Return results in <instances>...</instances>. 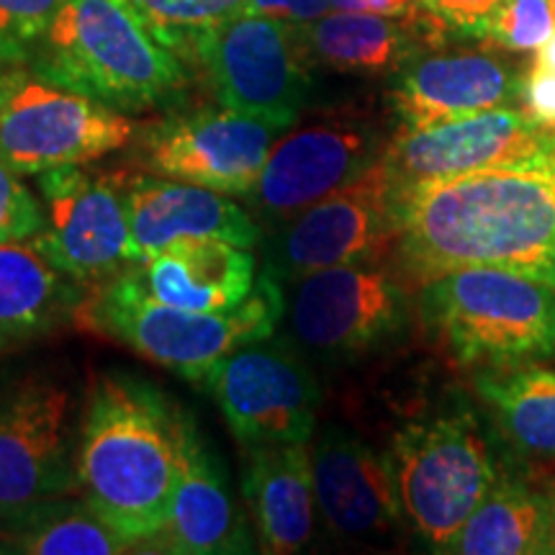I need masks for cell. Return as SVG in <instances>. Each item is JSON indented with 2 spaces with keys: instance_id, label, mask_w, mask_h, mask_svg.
<instances>
[{
  "instance_id": "2",
  "label": "cell",
  "mask_w": 555,
  "mask_h": 555,
  "mask_svg": "<svg viewBox=\"0 0 555 555\" xmlns=\"http://www.w3.org/2000/svg\"><path fill=\"white\" fill-rule=\"evenodd\" d=\"M185 409L127 371L93 378L80 416L75 491L142 551L165 527L180 470Z\"/></svg>"
},
{
  "instance_id": "5",
  "label": "cell",
  "mask_w": 555,
  "mask_h": 555,
  "mask_svg": "<svg viewBox=\"0 0 555 555\" xmlns=\"http://www.w3.org/2000/svg\"><path fill=\"white\" fill-rule=\"evenodd\" d=\"M422 314L461 365L555 358V288L522 273L450 270L425 283Z\"/></svg>"
},
{
  "instance_id": "1",
  "label": "cell",
  "mask_w": 555,
  "mask_h": 555,
  "mask_svg": "<svg viewBox=\"0 0 555 555\" xmlns=\"http://www.w3.org/2000/svg\"><path fill=\"white\" fill-rule=\"evenodd\" d=\"M397 255L420 283L499 268L555 288V157L397 191Z\"/></svg>"
},
{
  "instance_id": "33",
  "label": "cell",
  "mask_w": 555,
  "mask_h": 555,
  "mask_svg": "<svg viewBox=\"0 0 555 555\" xmlns=\"http://www.w3.org/2000/svg\"><path fill=\"white\" fill-rule=\"evenodd\" d=\"M519 99L525 103V114L530 116L538 127L555 134V73L532 65L527 78L522 80Z\"/></svg>"
},
{
  "instance_id": "35",
  "label": "cell",
  "mask_w": 555,
  "mask_h": 555,
  "mask_svg": "<svg viewBox=\"0 0 555 555\" xmlns=\"http://www.w3.org/2000/svg\"><path fill=\"white\" fill-rule=\"evenodd\" d=\"M335 11H352V13H373V16L386 18H414L420 13L416 0H332Z\"/></svg>"
},
{
  "instance_id": "3",
  "label": "cell",
  "mask_w": 555,
  "mask_h": 555,
  "mask_svg": "<svg viewBox=\"0 0 555 555\" xmlns=\"http://www.w3.org/2000/svg\"><path fill=\"white\" fill-rule=\"evenodd\" d=\"M29 65L121 114L168 106L189 80L131 0H62Z\"/></svg>"
},
{
  "instance_id": "13",
  "label": "cell",
  "mask_w": 555,
  "mask_h": 555,
  "mask_svg": "<svg viewBox=\"0 0 555 555\" xmlns=\"http://www.w3.org/2000/svg\"><path fill=\"white\" fill-rule=\"evenodd\" d=\"M37 185L44 229L29 242L60 270L95 286L139 260L116 180L62 165L39 172Z\"/></svg>"
},
{
  "instance_id": "17",
  "label": "cell",
  "mask_w": 555,
  "mask_h": 555,
  "mask_svg": "<svg viewBox=\"0 0 555 555\" xmlns=\"http://www.w3.org/2000/svg\"><path fill=\"white\" fill-rule=\"evenodd\" d=\"M147 545V551L176 555H234L255 551L253 532L232 494L227 468L201 435L191 412L183 416L180 470L168 519Z\"/></svg>"
},
{
  "instance_id": "28",
  "label": "cell",
  "mask_w": 555,
  "mask_h": 555,
  "mask_svg": "<svg viewBox=\"0 0 555 555\" xmlns=\"http://www.w3.org/2000/svg\"><path fill=\"white\" fill-rule=\"evenodd\" d=\"M150 31L178 57H196L208 34L245 9V0H131Z\"/></svg>"
},
{
  "instance_id": "23",
  "label": "cell",
  "mask_w": 555,
  "mask_h": 555,
  "mask_svg": "<svg viewBox=\"0 0 555 555\" xmlns=\"http://www.w3.org/2000/svg\"><path fill=\"white\" fill-rule=\"evenodd\" d=\"M88 288L31 242L0 245V350L78 322Z\"/></svg>"
},
{
  "instance_id": "21",
  "label": "cell",
  "mask_w": 555,
  "mask_h": 555,
  "mask_svg": "<svg viewBox=\"0 0 555 555\" xmlns=\"http://www.w3.org/2000/svg\"><path fill=\"white\" fill-rule=\"evenodd\" d=\"M137 258L183 237H217L253 249L260 227L227 193L159 176H134L121 189Z\"/></svg>"
},
{
  "instance_id": "9",
  "label": "cell",
  "mask_w": 555,
  "mask_h": 555,
  "mask_svg": "<svg viewBox=\"0 0 555 555\" xmlns=\"http://www.w3.org/2000/svg\"><path fill=\"white\" fill-rule=\"evenodd\" d=\"M75 397L47 376L0 384V527L75 491Z\"/></svg>"
},
{
  "instance_id": "20",
  "label": "cell",
  "mask_w": 555,
  "mask_h": 555,
  "mask_svg": "<svg viewBox=\"0 0 555 555\" xmlns=\"http://www.w3.org/2000/svg\"><path fill=\"white\" fill-rule=\"evenodd\" d=\"M139 294L185 311H224L258 281L249 247L217 237H183L116 273Z\"/></svg>"
},
{
  "instance_id": "10",
  "label": "cell",
  "mask_w": 555,
  "mask_h": 555,
  "mask_svg": "<svg viewBox=\"0 0 555 555\" xmlns=\"http://www.w3.org/2000/svg\"><path fill=\"white\" fill-rule=\"evenodd\" d=\"M204 391L217 401L242 448L262 442H309L319 384L298 347L275 335L237 347L208 373Z\"/></svg>"
},
{
  "instance_id": "18",
  "label": "cell",
  "mask_w": 555,
  "mask_h": 555,
  "mask_svg": "<svg viewBox=\"0 0 555 555\" xmlns=\"http://www.w3.org/2000/svg\"><path fill=\"white\" fill-rule=\"evenodd\" d=\"M519 90L522 80L504 60L489 52L455 50L406 60L397 69L388 101L401 131H412L512 106Z\"/></svg>"
},
{
  "instance_id": "29",
  "label": "cell",
  "mask_w": 555,
  "mask_h": 555,
  "mask_svg": "<svg viewBox=\"0 0 555 555\" xmlns=\"http://www.w3.org/2000/svg\"><path fill=\"white\" fill-rule=\"evenodd\" d=\"M555 31V0H504L486 18L478 39L509 52H538Z\"/></svg>"
},
{
  "instance_id": "37",
  "label": "cell",
  "mask_w": 555,
  "mask_h": 555,
  "mask_svg": "<svg viewBox=\"0 0 555 555\" xmlns=\"http://www.w3.org/2000/svg\"><path fill=\"white\" fill-rule=\"evenodd\" d=\"M551 509H553V545H555V499H553V506H551Z\"/></svg>"
},
{
  "instance_id": "4",
  "label": "cell",
  "mask_w": 555,
  "mask_h": 555,
  "mask_svg": "<svg viewBox=\"0 0 555 555\" xmlns=\"http://www.w3.org/2000/svg\"><path fill=\"white\" fill-rule=\"evenodd\" d=\"M283 283L268 266L245 301L224 311H185L139 294L111 275L88 288L78 322L127 345L137 356L204 386L208 373L237 347L275 335L283 319Z\"/></svg>"
},
{
  "instance_id": "7",
  "label": "cell",
  "mask_w": 555,
  "mask_h": 555,
  "mask_svg": "<svg viewBox=\"0 0 555 555\" xmlns=\"http://www.w3.org/2000/svg\"><path fill=\"white\" fill-rule=\"evenodd\" d=\"M388 461L409 525L442 553L496 483L481 429L466 412L409 422Z\"/></svg>"
},
{
  "instance_id": "24",
  "label": "cell",
  "mask_w": 555,
  "mask_h": 555,
  "mask_svg": "<svg viewBox=\"0 0 555 555\" xmlns=\"http://www.w3.org/2000/svg\"><path fill=\"white\" fill-rule=\"evenodd\" d=\"M314 65L339 75H386L414 57V21L335 11L301 24Z\"/></svg>"
},
{
  "instance_id": "12",
  "label": "cell",
  "mask_w": 555,
  "mask_h": 555,
  "mask_svg": "<svg viewBox=\"0 0 555 555\" xmlns=\"http://www.w3.org/2000/svg\"><path fill=\"white\" fill-rule=\"evenodd\" d=\"M406 314L401 283L371 262L317 270L296 283L291 298L296 345L327 360L376 350L404 330Z\"/></svg>"
},
{
  "instance_id": "16",
  "label": "cell",
  "mask_w": 555,
  "mask_h": 555,
  "mask_svg": "<svg viewBox=\"0 0 555 555\" xmlns=\"http://www.w3.org/2000/svg\"><path fill=\"white\" fill-rule=\"evenodd\" d=\"M555 157V134L512 106L481 111L435 127L399 131L384 163L393 189L453 178L496 165Z\"/></svg>"
},
{
  "instance_id": "34",
  "label": "cell",
  "mask_w": 555,
  "mask_h": 555,
  "mask_svg": "<svg viewBox=\"0 0 555 555\" xmlns=\"http://www.w3.org/2000/svg\"><path fill=\"white\" fill-rule=\"evenodd\" d=\"M332 11V0H245L242 13L268 16L288 24H311Z\"/></svg>"
},
{
  "instance_id": "31",
  "label": "cell",
  "mask_w": 555,
  "mask_h": 555,
  "mask_svg": "<svg viewBox=\"0 0 555 555\" xmlns=\"http://www.w3.org/2000/svg\"><path fill=\"white\" fill-rule=\"evenodd\" d=\"M44 229V206L16 170L0 163V245L29 242Z\"/></svg>"
},
{
  "instance_id": "26",
  "label": "cell",
  "mask_w": 555,
  "mask_h": 555,
  "mask_svg": "<svg viewBox=\"0 0 555 555\" xmlns=\"http://www.w3.org/2000/svg\"><path fill=\"white\" fill-rule=\"evenodd\" d=\"M476 388L517 448L538 457H555L553 367H489L476 376Z\"/></svg>"
},
{
  "instance_id": "6",
  "label": "cell",
  "mask_w": 555,
  "mask_h": 555,
  "mask_svg": "<svg viewBox=\"0 0 555 555\" xmlns=\"http://www.w3.org/2000/svg\"><path fill=\"white\" fill-rule=\"evenodd\" d=\"M137 131L127 114L57 86L29 62L0 65V163L18 176L88 165L129 147Z\"/></svg>"
},
{
  "instance_id": "30",
  "label": "cell",
  "mask_w": 555,
  "mask_h": 555,
  "mask_svg": "<svg viewBox=\"0 0 555 555\" xmlns=\"http://www.w3.org/2000/svg\"><path fill=\"white\" fill-rule=\"evenodd\" d=\"M62 0H0V65L29 62Z\"/></svg>"
},
{
  "instance_id": "32",
  "label": "cell",
  "mask_w": 555,
  "mask_h": 555,
  "mask_svg": "<svg viewBox=\"0 0 555 555\" xmlns=\"http://www.w3.org/2000/svg\"><path fill=\"white\" fill-rule=\"evenodd\" d=\"M504 0H416L420 16L435 31H461L478 37L486 18L494 13Z\"/></svg>"
},
{
  "instance_id": "36",
  "label": "cell",
  "mask_w": 555,
  "mask_h": 555,
  "mask_svg": "<svg viewBox=\"0 0 555 555\" xmlns=\"http://www.w3.org/2000/svg\"><path fill=\"white\" fill-rule=\"evenodd\" d=\"M535 67H543V69H551V73H555V31L551 34V39L545 41L543 47L538 50V57L535 62H532Z\"/></svg>"
},
{
  "instance_id": "25",
  "label": "cell",
  "mask_w": 555,
  "mask_h": 555,
  "mask_svg": "<svg viewBox=\"0 0 555 555\" xmlns=\"http://www.w3.org/2000/svg\"><path fill=\"white\" fill-rule=\"evenodd\" d=\"M555 551L553 509L519 483H494L446 553L530 555Z\"/></svg>"
},
{
  "instance_id": "19",
  "label": "cell",
  "mask_w": 555,
  "mask_h": 555,
  "mask_svg": "<svg viewBox=\"0 0 555 555\" xmlns=\"http://www.w3.org/2000/svg\"><path fill=\"white\" fill-rule=\"evenodd\" d=\"M317 509L339 538H380L404 519L388 455L343 427H327L311 446Z\"/></svg>"
},
{
  "instance_id": "27",
  "label": "cell",
  "mask_w": 555,
  "mask_h": 555,
  "mask_svg": "<svg viewBox=\"0 0 555 555\" xmlns=\"http://www.w3.org/2000/svg\"><path fill=\"white\" fill-rule=\"evenodd\" d=\"M0 551L24 555H114L134 551L90 506L60 496L0 527Z\"/></svg>"
},
{
  "instance_id": "15",
  "label": "cell",
  "mask_w": 555,
  "mask_h": 555,
  "mask_svg": "<svg viewBox=\"0 0 555 555\" xmlns=\"http://www.w3.org/2000/svg\"><path fill=\"white\" fill-rule=\"evenodd\" d=\"M281 129L232 108H198L147 129L142 159L152 176L247 196L266 168Z\"/></svg>"
},
{
  "instance_id": "22",
  "label": "cell",
  "mask_w": 555,
  "mask_h": 555,
  "mask_svg": "<svg viewBox=\"0 0 555 555\" xmlns=\"http://www.w3.org/2000/svg\"><path fill=\"white\" fill-rule=\"evenodd\" d=\"M242 496L262 553H301L314 535L317 512L309 442H262L245 448Z\"/></svg>"
},
{
  "instance_id": "11",
  "label": "cell",
  "mask_w": 555,
  "mask_h": 555,
  "mask_svg": "<svg viewBox=\"0 0 555 555\" xmlns=\"http://www.w3.org/2000/svg\"><path fill=\"white\" fill-rule=\"evenodd\" d=\"M388 242H397V189L380 159L365 176L281 224L266 266L278 281L296 286L317 270L373 262Z\"/></svg>"
},
{
  "instance_id": "14",
  "label": "cell",
  "mask_w": 555,
  "mask_h": 555,
  "mask_svg": "<svg viewBox=\"0 0 555 555\" xmlns=\"http://www.w3.org/2000/svg\"><path fill=\"white\" fill-rule=\"evenodd\" d=\"M386 150L388 142L376 124L327 116L278 139L245 198L270 224L281 227L376 168Z\"/></svg>"
},
{
  "instance_id": "8",
  "label": "cell",
  "mask_w": 555,
  "mask_h": 555,
  "mask_svg": "<svg viewBox=\"0 0 555 555\" xmlns=\"http://www.w3.org/2000/svg\"><path fill=\"white\" fill-rule=\"evenodd\" d=\"M196 62L206 69L224 108L288 131L307 106L311 62L301 24L237 13L208 34Z\"/></svg>"
}]
</instances>
